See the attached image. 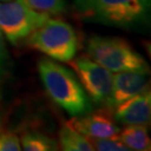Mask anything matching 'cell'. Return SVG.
<instances>
[{"instance_id": "obj_1", "label": "cell", "mask_w": 151, "mask_h": 151, "mask_svg": "<svg viewBox=\"0 0 151 151\" xmlns=\"http://www.w3.org/2000/svg\"><path fill=\"white\" fill-rule=\"evenodd\" d=\"M150 0H74L78 19L105 26L130 28L146 22Z\"/></svg>"}, {"instance_id": "obj_2", "label": "cell", "mask_w": 151, "mask_h": 151, "mask_svg": "<svg viewBox=\"0 0 151 151\" xmlns=\"http://www.w3.org/2000/svg\"><path fill=\"white\" fill-rule=\"evenodd\" d=\"M38 72L49 97L68 114L76 116L92 110L90 99L72 70L43 58L38 63Z\"/></svg>"}, {"instance_id": "obj_3", "label": "cell", "mask_w": 151, "mask_h": 151, "mask_svg": "<svg viewBox=\"0 0 151 151\" xmlns=\"http://www.w3.org/2000/svg\"><path fill=\"white\" fill-rule=\"evenodd\" d=\"M86 49L91 60L111 72L149 73L148 63L122 38L93 36Z\"/></svg>"}, {"instance_id": "obj_4", "label": "cell", "mask_w": 151, "mask_h": 151, "mask_svg": "<svg viewBox=\"0 0 151 151\" xmlns=\"http://www.w3.org/2000/svg\"><path fill=\"white\" fill-rule=\"evenodd\" d=\"M32 48L60 62H70L75 57L78 39L74 28L60 19H50L28 36Z\"/></svg>"}, {"instance_id": "obj_5", "label": "cell", "mask_w": 151, "mask_h": 151, "mask_svg": "<svg viewBox=\"0 0 151 151\" xmlns=\"http://www.w3.org/2000/svg\"><path fill=\"white\" fill-rule=\"evenodd\" d=\"M49 19V15L32 9L25 0L0 1V32L12 44L27 38Z\"/></svg>"}, {"instance_id": "obj_6", "label": "cell", "mask_w": 151, "mask_h": 151, "mask_svg": "<svg viewBox=\"0 0 151 151\" xmlns=\"http://www.w3.org/2000/svg\"><path fill=\"white\" fill-rule=\"evenodd\" d=\"M70 62L92 101L96 104H106L113 81L111 70L87 56H80Z\"/></svg>"}, {"instance_id": "obj_7", "label": "cell", "mask_w": 151, "mask_h": 151, "mask_svg": "<svg viewBox=\"0 0 151 151\" xmlns=\"http://www.w3.org/2000/svg\"><path fill=\"white\" fill-rule=\"evenodd\" d=\"M76 131L91 139H103L118 135L120 129L115 122L112 109H101L76 115L68 121Z\"/></svg>"}, {"instance_id": "obj_8", "label": "cell", "mask_w": 151, "mask_h": 151, "mask_svg": "<svg viewBox=\"0 0 151 151\" xmlns=\"http://www.w3.org/2000/svg\"><path fill=\"white\" fill-rule=\"evenodd\" d=\"M147 74L140 72H118L113 76L112 88L106 106L114 109L120 103L148 88Z\"/></svg>"}, {"instance_id": "obj_9", "label": "cell", "mask_w": 151, "mask_h": 151, "mask_svg": "<svg viewBox=\"0 0 151 151\" xmlns=\"http://www.w3.org/2000/svg\"><path fill=\"white\" fill-rule=\"evenodd\" d=\"M113 116L120 123L147 124L151 115V94L149 90L140 92L115 106Z\"/></svg>"}, {"instance_id": "obj_10", "label": "cell", "mask_w": 151, "mask_h": 151, "mask_svg": "<svg viewBox=\"0 0 151 151\" xmlns=\"http://www.w3.org/2000/svg\"><path fill=\"white\" fill-rule=\"evenodd\" d=\"M119 138L130 150H150L151 142L146 124H129L119 132Z\"/></svg>"}, {"instance_id": "obj_11", "label": "cell", "mask_w": 151, "mask_h": 151, "mask_svg": "<svg viewBox=\"0 0 151 151\" xmlns=\"http://www.w3.org/2000/svg\"><path fill=\"white\" fill-rule=\"evenodd\" d=\"M60 143L62 149L66 151L94 150L92 141L70 127L68 122H66L60 131Z\"/></svg>"}, {"instance_id": "obj_12", "label": "cell", "mask_w": 151, "mask_h": 151, "mask_svg": "<svg viewBox=\"0 0 151 151\" xmlns=\"http://www.w3.org/2000/svg\"><path fill=\"white\" fill-rule=\"evenodd\" d=\"M22 146L26 151H52L57 149V142L42 133H27L22 135Z\"/></svg>"}, {"instance_id": "obj_13", "label": "cell", "mask_w": 151, "mask_h": 151, "mask_svg": "<svg viewBox=\"0 0 151 151\" xmlns=\"http://www.w3.org/2000/svg\"><path fill=\"white\" fill-rule=\"evenodd\" d=\"M32 9L47 14V15H60L66 10L65 0H25Z\"/></svg>"}, {"instance_id": "obj_14", "label": "cell", "mask_w": 151, "mask_h": 151, "mask_svg": "<svg viewBox=\"0 0 151 151\" xmlns=\"http://www.w3.org/2000/svg\"><path fill=\"white\" fill-rule=\"evenodd\" d=\"M94 150L100 151H128L130 150L119 138V134L111 138L93 139L92 141Z\"/></svg>"}, {"instance_id": "obj_15", "label": "cell", "mask_w": 151, "mask_h": 151, "mask_svg": "<svg viewBox=\"0 0 151 151\" xmlns=\"http://www.w3.org/2000/svg\"><path fill=\"white\" fill-rule=\"evenodd\" d=\"M22 145L16 133L5 132L0 133V151H19Z\"/></svg>"}, {"instance_id": "obj_16", "label": "cell", "mask_w": 151, "mask_h": 151, "mask_svg": "<svg viewBox=\"0 0 151 151\" xmlns=\"http://www.w3.org/2000/svg\"><path fill=\"white\" fill-rule=\"evenodd\" d=\"M8 54H7V49H6L5 40L2 37V34L0 32V80L4 75V70H5V63L7 60Z\"/></svg>"}, {"instance_id": "obj_17", "label": "cell", "mask_w": 151, "mask_h": 151, "mask_svg": "<svg viewBox=\"0 0 151 151\" xmlns=\"http://www.w3.org/2000/svg\"><path fill=\"white\" fill-rule=\"evenodd\" d=\"M0 130H1V120H0Z\"/></svg>"}, {"instance_id": "obj_18", "label": "cell", "mask_w": 151, "mask_h": 151, "mask_svg": "<svg viewBox=\"0 0 151 151\" xmlns=\"http://www.w3.org/2000/svg\"><path fill=\"white\" fill-rule=\"evenodd\" d=\"M0 1H8V0H0Z\"/></svg>"}]
</instances>
